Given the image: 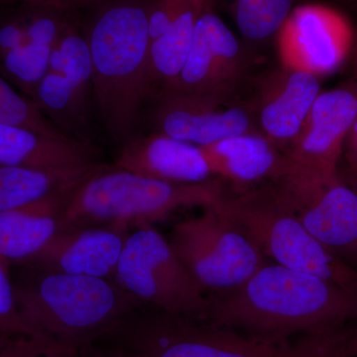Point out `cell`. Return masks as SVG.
<instances>
[{"mask_svg": "<svg viewBox=\"0 0 357 357\" xmlns=\"http://www.w3.org/2000/svg\"><path fill=\"white\" fill-rule=\"evenodd\" d=\"M72 357H133L128 351L105 340H98L75 351Z\"/></svg>", "mask_w": 357, "mask_h": 357, "instance_id": "83f0119b", "label": "cell"}, {"mask_svg": "<svg viewBox=\"0 0 357 357\" xmlns=\"http://www.w3.org/2000/svg\"><path fill=\"white\" fill-rule=\"evenodd\" d=\"M6 3H30L36 6L57 7V8L66 9V0H0V4Z\"/></svg>", "mask_w": 357, "mask_h": 357, "instance_id": "f546056e", "label": "cell"}, {"mask_svg": "<svg viewBox=\"0 0 357 357\" xmlns=\"http://www.w3.org/2000/svg\"><path fill=\"white\" fill-rule=\"evenodd\" d=\"M201 1L191 0L172 25L159 38L150 41L148 52V98L159 89L163 96L172 91L180 79L191 50Z\"/></svg>", "mask_w": 357, "mask_h": 357, "instance_id": "44dd1931", "label": "cell"}, {"mask_svg": "<svg viewBox=\"0 0 357 357\" xmlns=\"http://www.w3.org/2000/svg\"><path fill=\"white\" fill-rule=\"evenodd\" d=\"M114 165L180 184H199L215 178L203 147L159 132L136 135L122 144Z\"/></svg>", "mask_w": 357, "mask_h": 357, "instance_id": "2e32d148", "label": "cell"}, {"mask_svg": "<svg viewBox=\"0 0 357 357\" xmlns=\"http://www.w3.org/2000/svg\"><path fill=\"white\" fill-rule=\"evenodd\" d=\"M356 117V88L319 93L299 135L284 155L279 176L312 182L337 178L345 139Z\"/></svg>", "mask_w": 357, "mask_h": 357, "instance_id": "30bf717a", "label": "cell"}, {"mask_svg": "<svg viewBox=\"0 0 357 357\" xmlns=\"http://www.w3.org/2000/svg\"><path fill=\"white\" fill-rule=\"evenodd\" d=\"M86 174L47 172L0 164V213L61 194Z\"/></svg>", "mask_w": 357, "mask_h": 357, "instance_id": "7402d4cb", "label": "cell"}, {"mask_svg": "<svg viewBox=\"0 0 357 357\" xmlns=\"http://www.w3.org/2000/svg\"><path fill=\"white\" fill-rule=\"evenodd\" d=\"M270 183L307 231L357 271V194L340 174L323 182L280 176Z\"/></svg>", "mask_w": 357, "mask_h": 357, "instance_id": "8fae6325", "label": "cell"}, {"mask_svg": "<svg viewBox=\"0 0 357 357\" xmlns=\"http://www.w3.org/2000/svg\"><path fill=\"white\" fill-rule=\"evenodd\" d=\"M352 42L349 21L321 4L296 7L277 33L284 69L304 70L318 77L332 74L342 66Z\"/></svg>", "mask_w": 357, "mask_h": 357, "instance_id": "7c38bea8", "label": "cell"}, {"mask_svg": "<svg viewBox=\"0 0 357 357\" xmlns=\"http://www.w3.org/2000/svg\"><path fill=\"white\" fill-rule=\"evenodd\" d=\"M197 1H201V0H197Z\"/></svg>", "mask_w": 357, "mask_h": 357, "instance_id": "e575fe53", "label": "cell"}, {"mask_svg": "<svg viewBox=\"0 0 357 357\" xmlns=\"http://www.w3.org/2000/svg\"><path fill=\"white\" fill-rule=\"evenodd\" d=\"M223 100L181 93L161 96L154 114L157 132L206 147L252 131L248 112L225 107Z\"/></svg>", "mask_w": 357, "mask_h": 357, "instance_id": "5bb4252c", "label": "cell"}, {"mask_svg": "<svg viewBox=\"0 0 357 357\" xmlns=\"http://www.w3.org/2000/svg\"><path fill=\"white\" fill-rule=\"evenodd\" d=\"M342 158L345 161L344 168L357 170V117L345 139Z\"/></svg>", "mask_w": 357, "mask_h": 357, "instance_id": "f1b7e54d", "label": "cell"}, {"mask_svg": "<svg viewBox=\"0 0 357 357\" xmlns=\"http://www.w3.org/2000/svg\"><path fill=\"white\" fill-rule=\"evenodd\" d=\"M129 232L130 229L114 227H67L24 265L43 271L114 280Z\"/></svg>", "mask_w": 357, "mask_h": 357, "instance_id": "9a60e30c", "label": "cell"}, {"mask_svg": "<svg viewBox=\"0 0 357 357\" xmlns=\"http://www.w3.org/2000/svg\"><path fill=\"white\" fill-rule=\"evenodd\" d=\"M316 357H347L344 351V342Z\"/></svg>", "mask_w": 357, "mask_h": 357, "instance_id": "d6a6232c", "label": "cell"}, {"mask_svg": "<svg viewBox=\"0 0 357 357\" xmlns=\"http://www.w3.org/2000/svg\"><path fill=\"white\" fill-rule=\"evenodd\" d=\"M293 10V0H236L234 16L245 38L262 41L277 35Z\"/></svg>", "mask_w": 357, "mask_h": 357, "instance_id": "603a6c76", "label": "cell"}, {"mask_svg": "<svg viewBox=\"0 0 357 357\" xmlns=\"http://www.w3.org/2000/svg\"><path fill=\"white\" fill-rule=\"evenodd\" d=\"M340 174L345 182L347 183L357 194V170L354 169L342 168L340 167Z\"/></svg>", "mask_w": 357, "mask_h": 357, "instance_id": "1f68e13d", "label": "cell"}, {"mask_svg": "<svg viewBox=\"0 0 357 357\" xmlns=\"http://www.w3.org/2000/svg\"><path fill=\"white\" fill-rule=\"evenodd\" d=\"M241 70L243 54L236 35L217 14L202 9L189 57L177 84L169 93L225 98Z\"/></svg>", "mask_w": 357, "mask_h": 357, "instance_id": "4fadbf2b", "label": "cell"}, {"mask_svg": "<svg viewBox=\"0 0 357 357\" xmlns=\"http://www.w3.org/2000/svg\"><path fill=\"white\" fill-rule=\"evenodd\" d=\"M208 299L206 321L269 344L337 335L357 321V292L274 262Z\"/></svg>", "mask_w": 357, "mask_h": 357, "instance_id": "6da1fadb", "label": "cell"}, {"mask_svg": "<svg viewBox=\"0 0 357 357\" xmlns=\"http://www.w3.org/2000/svg\"><path fill=\"white\" fill-rule=\"evenodd\" d=\"M191 0H155L148 7L150 41L159 38L173 24Z\"/></svg>", "mask_w": 357, "mask_h": 357, "instance_id": "4316f807", "label": "cell"}, {"mask_svg": "<svg viewBox=\"0 0 357 357\" xmlns=\"http://www.w3.org/2000/svg\"><path fill=\"white\" fill-rule=\"evenodd\" d=\"M32 100L61 132L93 146V66L86 34L72 20L56 44Z\"/></svg>", "mask_w": 357, "mask_h": 357, "instance_id": "9c48e42d", "label": "cell"}, {"mask_svg": "<svg viewBox=\"0 0 357 357\" xmlns=\"http://www.w3.org/2000/svg\"><path fill=\"white\" fill-rule=\"evenodd\" d=\"M102 0H66V6H67L68 10H70L72 7H82L93 6V4L98 3Z\"/></svg>", "mask_w": 357, "mask_h": 357, "instance_id": "836d02e7", "label": "cell"}, {"mask_svg": "<svg viewBox=\"0 0 357 357\" xmlns=\"http://www.w3.org/2000/svg\"><path fill=\"white\" fill-rule=\"evenodd\" d=\"M0 164L47 172L84 174L100 165L95 148L44 135L23 126L0 124Z\"/></svg>", "mask_w": 357, "mask_h": 357, "instance_id": "e0dca14e", "label": "cell"}, {"mask_svg": "<svg viewBox=\"0 0 357 357\" xmlns=\"http://www.w3.org/2000/svg\"><path fill=\"white\" fill-rule=\"evenodd\" d=\"M225 182L213 178L180 184L100 164L61 195V217L67 227H131L151 225L188 206L218 204Z\"/></svg>", "mask_w": 357, "mask_h": 357, "instance_id": "3957f363", "label": "cell"}, {"mask_svg": "<svg viewBox=\"0 0 357 357\" xmlns=\"http://www.w3.org/2000/svg\"><path fill=\"white\" fill-rule=\"evenodd\" d=\"M61 195L0 213V259L10 267L27 264L64 229Z\"/></svg>", "mask_w": 357, "mask_h": 357, "instance_id": "ffe728a7", "label": "cell"}, {"mask_svg": "<svg viewBox=\"0 0 357 357\" xmlns=\"http://www.w3.org/2000/svg\"><path fill=\"white\" fill-rule=\"evenodd\" d=\"M100 340L133 357H316L331 347L328 337L269 344L206 319L146 307L134 310Z\"/></svg>", "mask_w": 357, "mask_h": 357, "instance_id": "5b68a950", "label": "cell"}, {"mask_svg": "<svg viewBox=\"0 0 357 357\" xmlns=\"http://www.w3.org/2000/svg\"><path fill=\"white\" fill-rule=\"evenodd\" d=\"M18 267L13 279L25 321L37 337L72 349L100 340L141 307L114 280Z\"/></svg>", "mask_w": 357, "mask_h": 357, "instance_id": "277c9868", "label": "cell"}, {"mask_svg": "<svg viewBox=\"0 0 357 357\" xmlns=\"http://www.w3.org/2000/svg\"><path fill=\"white\" fill-rule=\"evenodd\" d=\"M220 203L177 223L168 238L180 261L208 294L241 285L268 262L255 239Z\"/></svg>", "mask_w": 357, "mask_h": 357, "instance_id": "52a82bcc", "label": "cell"}, {"mask_svg": "<svg viewBox=\"0 0 357 357\" xmlns=\"http://www.w3.org/2000/svg\"><path fill=\"white\" fill-rule=\"evenodd\" d=\"M203 148L213 177L243 191L274 180L283 170L284 156L262 133L253 130Z\"/></svg>", "mask_w": 357, "mask_h": 357, "instance_id": "d6986e66", "label": "cell"}, {"mask_svg": "<svg viewBox=\"0 0 357 357\" xmlns=\"http://www.w3.org/2000/svg\"><path fill=\"white\" fill-rule=\"evenodd\" d=\"M114 281L141 307L208 319V293L185 269L168 238L151 225L129 232Z\"/></svg>", "mask_w": 357, "mask_h": 357, "instance_id": "ba28073f", "label": "cell"}, {"mask_svg": "<svg viewBox=\"0 0 357 357\" xmlns=\"http://www.w3.org/2000/svg\"><path fill=\"white\" fill-rule=\"evenodd\" d=\"M148 7L144 0H110L84 30L96 121L121 146L135 137L148 98Z\"/></svg>", "mask_w": 357, "mask_h": 357, "instance_id": "7a4b0ae2", "label": "cell"}, {"mask_svg": "<svg viewBox=\"0 0 357 357\" xmlns=\"http://www.w3.org/2000/svg\"><path fill=\"white\" fill-rule=\"evenodd\" d=\"M321 93L319 77L304 70L284 69L270 84L259 107L261 133L275 146H290Z\"/></svg>", "mask_w": 357, "mask_h": 357, "instance_id": "ac0fdd59", "label": "cell"}, {"mask_svg": "<svg viewBox=\"0 0 357 357\" xmlns=\"http://www.w3.org/2000/svg\"><path fill=\"white\" fill-rule=\"evenodd\" d=\"M0 335L39 337L28 325L18 307L10 265L2 259H0Z\"/></svg>", "mask_w": 357, "mask_h": 357, "instance_id": "d4e9b609", "label": "cell"}, {"mask_svg": "<svg viewBox=\"0 0 357 357\" xmlns=\"http://www.w3.org/2000/svg\"><path fill=\"white\" fill-rule=\"evenodd\" d=\"M239 192L220 206L236 220L276 264L314 275L357 292V271L319 243L271 183Z\"/></svg>", "mask_w": 357, "mask_h": 357, "instance_id": "8992f818", "label": "cell"}, {"mask_svg": "<svg viewBox=\"0 0 357 357\" xmlns=\"http://www.w3.org/2000/svg\"><path fill=\"white\" fill-rule=\"evenodd\" d=\"M344 351L349 357H357V321L351 326L344 342Z\"/></svg>", "mask_w": 357, "mask_h": 357, "instance_id": "4dcf8cb0", "label": "cell"}, {"mask_svg": "<svg viewBox=\"0 0 357 357\" xmlns=\"http://www.w3.org/2000/svg\"><path fill=\"white\" fill-rule=\"evenodd\" d=\"M0 124L23 126L56 138H70L38 109L31 98L21 93L0 76Z\"/></svg>", "mask_w": 357, "mask_h": 357, "instance_id": "cb8c5ba5", "label": "cell"}, {"mask_svg": "<svg viewBox=\"0 0 357 357\" xmlns=\"http://www.w3.org/2000/svg\"><path fill=\"white\" fill-rule=\"evenodd\" d=\"M76 349L25 335H0V357H72Z\"/></svg>", "mask_w": 357, "mask_h": 357, "instance_id": "484cf974", "label": "cell"}]
</instances>
